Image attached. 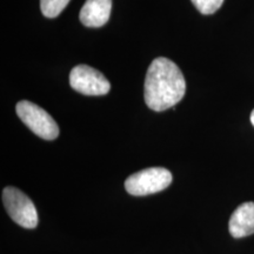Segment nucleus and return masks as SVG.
I'll return each instance as SVG.
<instances>
[{
  "mask_svg": "<svg viewBox=\"0 0 254 254\" xmlns=\"http://www.w3.org/2000/svg\"><path fill=\"white\" fill-rule=\"evenodd\" d=\"M112 0H86L80 14L81 24L86 27H101L109 21Z\"/></svg>",
  "mask_w": 254,
  "mask_h": 254,
  "instance_id": "7",
  "label": "nucleus"
},
{
  "mask_svg": "<svg viewBox=\"0 0 254 254\" xmlns=\"http://www.w3.org/2000/svg\"><path fill=\"white\" fill-rule=\"evenodd\" d=\"M172 173L163 167H151L129 176L125 182L127 193L135 196H144L161 192L172 183Z\"/></svg>",
  "mask_w": 254,
  "mask_h": 254,
  "instance_id": "2",
  "label": "nucleus"
},
{
  "mask_svg": "<svg viewBox=\"0 0 254 254\" xmlns=\"http://www.w3.org/2000/svg\"><path fill=\"white\" fill-rule=\"evenodd\" d=\"M251 123H252V125L254 126V110L252 111V113H251Z\"/></svg>",
  "mask_w": 254,
  "mask_h": 254,
  "instance_id": "10",
  "label": "nucleus"
},
{
  "mask_svg": "<svg viewBox=\"0 0 254 254\" xmlns=\"http://www.w3.org/2000/svg\"><path fill=\"white\" fill-rule=\"evenodd\" d=\"M2 202L12 220L24 228H36L38 213L32 200L15 187L8 186L2 190Z\"/></svg>",
  "mask_w": 254,
  "mask_h": 254,
  "instance_id": "4",
  "label": "nucleus"
},
{
  "mask_svg": "<svg viewBox=\"0 0 254 254\" xmlns=\"http://www.w3.org/2000/svg\"><path fill=\"white\" fill-rule=\"evenodd\" d=\"M186 81L172 60L159 57L151 63L145 78V103L155 112L171 109L183 99Z\"/></svg>",
  "mask_w": 254,
  "mask_h": 254,
  "instance_id": "1",
  "label": "nucleus"
},
{
  "mask_svg": "<svg viewBox=\"0 0 254 254\" xmlns=\"http://www.w3.org/2000/svg\"><path fill=\"white\" fill-rule=\"evenodd\" d=\"M18 117L34 134L45 140H55L59 135V127L55 119L38 105L27 100L19 101L15 106Z\"/></svg>",
  "mask_w": 254,
  "mask_h": 254,
  "instance_id": "3",
  "label": "nucleus"
},
{
  "mask_svg": "<svg viewBox=\"0 0 254 254\" xmlns=\"http://www.w3.org/2000/svg\"><path fill=\"white\" fill-rule=\"evenodd\" d=\"M190 1L200 13L208 15L217 12L221 7L224 0H190Z\"/></svg>",
  "mask_w": 254,
  "mask_h": 254,
  "instance_id": "9",
  "label": "nucleus"
},
{
  "mask_svg": "<svg viewBox=\"0 0 254 254\" xmlns=\"http://www.w3.org/2000/svg\"><path fill=\"white\" fill-rule=\"evenodd\" d=\"M68 2L69 0H40L41 13L46 18H57Z\"/></svg>",
  "mask_w": 254,
  "mask_h": 254,
  "instance_id": "8",
  "label": "nucleus"
},
{
  "mask_svg": "<svg viewBox=\"0 0 254 254\" xmlns=\"http://www.w3.org/2000/svg\"><path fill=\"white\" fill-rule=\"evenodd\" d=\"M69 85L85 95H105L111 90L110 81L103 73L87 65H77L69 73Z\"/></svg>",
  "mask_w": 254,
  "mask_h": 254,
  "instance_id": "5",
  "label": "nucleus"
},
{
  "mask_svg": "<svg viewBox=\"0 0 254 254\" xmlns=\"http://www.w3.org/2000/svg\"><path fill=\"white\" fill-rule=\"evenodd\" d=\"M231 236L244 238L254 234V202H244L231 215L228 224Z\"/></svg>",
  "mask_w": 254,
  "mask_h": 254,
  "instance_id": "6",
  "label": "nucleus"
}]
</instances>
